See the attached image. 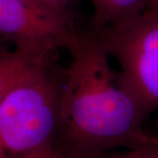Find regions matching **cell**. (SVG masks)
I'll return each instance as SVG.
<instances>
[{"mask_svg":"<svg viewBox=\"0 0 158 158\" xmlns=\"http://www.w3.org/2000/svg\"><path fill=\"white\" fill-rule=\"evenodd\" d=\"M25 53L8 48L0 49V102L11 83L13 77L21 68Z\"/></svg>","mask_w":158,"mask_h":158,"instance_id":"obj_6","label":"cell"},{"mask_svg":"<svg viewBox=\"0 0 158 158\" xmlns=\"http://www.w3.org/2000/svg\"><path fill=\"white\" fill-rule=\"evenodd\" d=\"M156 146L157 144L128 150L125 153V158H158Z\"/></svg>","mask_w":158,"mask_h":158,"instance_id":"obj_8","label":"cell"},{"mask_svg":"<svg viewBox=\"0 0 158 158\" xmlns=\"http://www.w3.org/2000/svg\"><path fill=\"white\" fill-rule=\"evenodd\" d=\"M93 7L90 27L99 32L145 10L147 0H90Z\"/></svg>","mask_w":158,"mask_h":158,"instance_id":"obj_5","label":"cell"},{"mask_svg":"<svg viewBox=\"0 0 158 158\" xmlns=\"http://www.w3.org/2000/svg\"><path fill=\"white\" fill-rule=\"evenodd\" d=\"M67 50L60 126L55 150L63 158H84L125 148L156 145L142 124L148 117L120 84L97 34L82 29Z\"/></svg>","mask_w":158,"mask_h":158,"instance_id":"obj_1","label":"cell"},{"mask_svg":"<svg viewBox=\"0 0 158 158\" xmlns=\"http://www.w3.org/2000/svg\"><path fill=\"white\" fill-rule=\"evenodd\" d=\"M145 9L158 10V0H147V5Z\"/></svg>","mask_w":158,"mask_h":158,"instance_id":"obj_11","label":"cell"},{"mask_svg":"<svg viewBox=\"0 0 158 158\" xmlns=\"http://www.w3.org/2000/svg\"><path fill=\"white\" fill-rule=\"evenodd\" d=\"M31 1L48 10L63 15L74 17L70 10L72 0H31Z\"/></svg>","mask_w":158,"mask_h":158,"instance_id":"obj_7","label":"cell"},{"mask_svg":"<svg viewBox=\"0 0 158 158\" xmlns=\"http://www.w3.org/2000/svg\"><path fill=\"white\" fill-rule=\"evenodd\" d=\"M14 158H63L55 149H45Z\"/></svg>","mask_w":158,"mask_h":158,"instance_id":"obj_9","label":"cell"},{"mask_svg":"<svg viewBox=\"0 0 158 158\" xmlns=\"http://www.w3.org/2000/svg\"><path fill=\"white\" fill-rule=\"evenodd\" d=\"M84 158H125V153H112L108 150Z\"/></svg>","mask_w":158,"mask_h":158,"instance_id":"obj_10","label":"cell"},{"mask_svg":"<svg viewBox=\"0 0 158 158\" xmlns=\"http://www.w3.org/2000/svg\"><path fill=\"white\" fill-rule=\"evenodd\" d=\"M58 53H25L0 102V158L55 149L64 77Z\"/></svg>","mask_w":158,"mask_h":158,"instance_id":"obj_2","label":"cell"},{"mask_svg":"<svg viewBox=\"0 0 158 158\" xmlns=\"http://www.w3.org/2000/svg\"><path fill=\"white\" fill-rule=\"evenodd\" d=\"M6 44H7V42H6V40H4L1 39V38H0V48L6 47Z\"/></svg>","mask_w":158,"mask_h":158,"instance_id":"obj_12","label":"cell"},{"mask_svg":"<svg viewBox=\"0 0 158 158\" xmlns=\"http://www.w3.org/2000/svg\"><path fill=\"white\" fill-rule=\"evenodd\" d=\"M94 33L118 62L121 85L148 115L158 109V10L145 9Z\"/></svg>","mask_w":158,"mask_h":158,"instance_id":"obj_3","label":"cell"},{"mask_svg":"<svg viewBox=\"0 0 158 158\" xmlns=\"http://www.w3.org/2000/svg\"><path fill=\"white\" fill-rule=\"evenodd\" d=\"M7 48V46H6V47H3V48H0V49H3V48Z\"/></svg>","mask_w":158,"mask_h":158,"instance_id":"obj_13","label":"cell"},{"mask_svg":"<svg viewBox=\"0 0 158 158\" xmlns=\"http://www.w3.org/2000/svg\"><path fill=\"white\" fill-rule=\"evenodd\" d=\"M156 152H157V155H158V143H157V146H156Z\"/></svg>","mask_w":158,"mask_h":158,"instance_id":"obj_14","label":"cell"},{"mask_svg":"<svg viewBox=\"0 0 158 158\" xmlns=\"http://www.w3.org/2000/svg\"><path fill=\"white\" fill-rule=\"evenodd\" d=\"M81 28L72 16L31 0H0V38L25 53L68 49Z\"/></svg>","mask_w":158,"mask_h":158,"instance_id":"obj_4","label":"cell"}]
</instances>
